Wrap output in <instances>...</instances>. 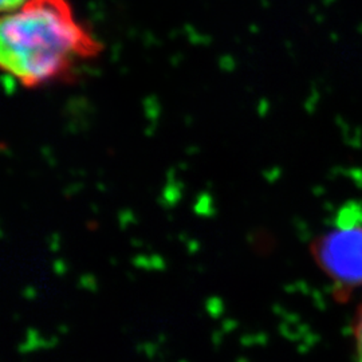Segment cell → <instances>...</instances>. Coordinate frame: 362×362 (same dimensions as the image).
Returning <instances> with one entry per match:
<instances>
[{
    "mask_svg": "<svg viewBox=\"0 0 362 362\" xmlns=\"http://www.w3.org/2000/svg\"><path fill=\"white\" fill-rule=\"evenodd\" d=\"M27 0H0V6H1V10L3 13H11L18 10L19 7H22Z\"/></svg>",
    "mask_w": 362,
    "mask_h": 362,
    "instance_id": "4",
    "label": "cell"
},
{
    "mask_svg": "<svg viewBox=\"0 0 362 362\" xmlns=\"http://www.w3.org/2000/svg\"><path fill=\"white\" fill-rule=\"evenodd\" d=\"M103 50L69 0H27L1 19V69L27 89L74 77Z\"/></svg>",
    "mask_w": 362,
    "mask_h": 362,
    "instance_id": "1",
    "label": "cell"
},
{
    "mask_svg": "<svg viewBox=\"0 0 362 362\" xmlns=\"http://www.w3.org/2000/svg\"><path fill=\"white\" fill-rule=\"evenodd\" d=\"M353 362H362V298L360 303L357 305V309L353 318Z\"/></svg>",
    "mask_w": 362,
    "mask_h": 362,
    "instance_id": "3",
    "label": "cell"
},
{
    "mask_svg": "<svg viewBox=\"0 0 362 362\" xmlns=\"http://www.w3.org/2000/svg\"><path fill=\"white\" fill-rule=\"evenodd\" d=\"M311 255L342 302L362 288V203L338 208L330 226L311 243Z\"/></svg>",
    "mask_w": 362,
    "mask_h": 362,
    "instance_id": "2",
    "label": "cell"
}]
</instances>
